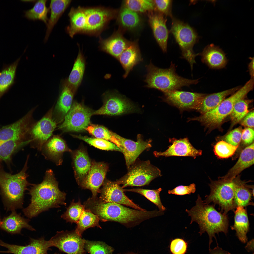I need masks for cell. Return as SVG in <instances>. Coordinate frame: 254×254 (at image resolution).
<instances>
[{
    "mask_svg": "<svg viewBox=\"0 0 254 254\" xmlns=\"http://www.w3.org/2000/svg\"><path fill=\"white\" fill-rule=\"evenodd\" d=\"M118 13L116 10L103 7H72L68 14L70 24L66 31L71 38L79 33L98 36Z\"/></svg>",
    "mask_w": 254,
    "mask_h": 254,
    "instance_id": "6da1fadb",
    "label": "cell"
},
{
    "mask_svg": "<svg viewBox=\"0 0 254 254\" xmlns=\"http://www.w3.org/2000/svg\"><path fill=\"white\" fill-rule=\"evenodd\" d=\"M31 186L28 190V194L31 196L30 203L23 210L24 214L28 218L36 217L51 208L66 205V194L59 189L58 183L52 170L46 171L41 183Z\"/></svg>",
    "mask_w": 254,
    "mask_h": 254,
    "instance_id": "7a4b0ae2",
    "label": "cell"
},
{
    "mask_svg": "<svg viewBox=\"0 0 254 254\" xmlns=\"http://www.w3.org/2000/svg\"><path fill=\"white\" fill-rule=\"evenodd\" d=\"M195 206L190 210L185 211L191 217L190 224L194 222L198 224L200 235L206 232L209 237V249H210L212 239L217 241L215 234L222 232L226 235L228 233L229 218L227 214L217 211L215 205L205 203L199 194L196 201Z\"/></svg>",
    "mask_w": 254,
    "mask_h": 254,
    "instance_id": "3957f363",
    "label": "cell"
},
{
    "mask_svg": "<svg viewBox=\"0 0 254 254\" xmlns=\"http://www.w3.org/2000/svg\"><path fill=\"white\" fill-rule=\"evenodd\" d=\"M29 156L22 170L12 175L0 168V192L5 209L7 211L22 208L24 193L28 187L31 185L27 180L26 173Z\"/></svg>",
    "mask_w": 254,
    "mask_h": 254,
    "instance_id": "277c9868",
    "label": "cell"
},
{
    "mask_svg": "<svg viewBox=\"0 0 254 254\" xmlns=\"http://www.w3.org/2000/svg\"><path fill=\"white\" fill-rule=\"evenodd\" d=\"M147 73L146 87L157 89L164 93L179 90L184 86L196 84L198 79H191L182 77L176 73L175 64L171 62L170 67L163 69L154 65L151 62L146 66Z\"/></svg>",
    "mask_w": 254,
    "mask_h": 254,
    "instance_id": "5b68a950",
    "label": "cell"
},
{
    "mask_svg": "<svg viewBox=\"0 0 254 254\" xmlns=\"http://www.w3.org/2000/svg\"><path fill=\"white\" fill-rule=\"evenodd\" d=\"M99 214L103 221H114L128 227L138 225L143 221L162 215L159 211H142L132 209L114 202L104 203L100 206Z\"/></svg>",
    "mask_w": 254,
    "mask_h": 254,
    "instance_id": "8992f818",
    "label": "cell"
},
{
    "mask_svg": "<svg viewBox=\"0 0 254 254\" xmlns=\"http://www.w3.org/2000/svg\"><path fill=\"white\" fill-rule=\"evenodd\" d=\"M254 83V79H250L243 86L225 99L215 108L191 120L199 121L210 131L220 127L225 119L230 114L235 103L244 99L253 90Z\"/></svg>",
    "mask_w": 254,
    "mask_h": 254,
    "instance_id": "52a82bcc",
    "label": "cell"
},
{
    "mask_svg": "<svg viewBox=\"0 0 254 254\" xmlns=\"http://www.w3.org/2000/svg\"><path fill=\"white\" fill-rule=\"evenodd\" d=\"M127 169V173L116 181L119 185H122L123 188L148 185L154 179L162 176L160 170L149 160L137 159Z\"/></svg>",
    "mask_w": 254,
    "mask_h": 254,
    "instance_id": "ba28073f",
    "label": "cell"
},
{
    "mask_svg": "<svg viewBox=\"0 0 254 254\" xmlns=\"http://www.w3.org/2000/svg\"><path fill=\"white\" fill-rule=\"evenodd\" d=\"M233 181L221 179L211 182L209 185L210 193L206 195L204 202L218 205L220 212L225 214L230 211L234 212L237 207L235 201V183Z\"/></svg>",
    "mask_w": 254,
    "mask_h": 254,
    "instance_id": "9c48e42d",
    "label": "cell"
},
{
    "mask_svg": "<svg viewBox=\"0 0 254 254\" xmlns=\"http://www.w3.org/2000/svg\"><path fill=\"white\" fill-rule=\"evenodd\" d=\"M170 30L182 52L183 58L190 64L192 70L199 55L194 52L193 48L198 41V36L195 31L188 24L173 17Z\"/></svg>",
    "mask_w": 254,
    "mask_h": 254,
    "instance_id": "30bf717a",
    "label": "cell"
},
{
    "mask_svg": "<svg viewBox=\"0 0 254 254\" xmlns=\"http://www.w3.org/2000/svg\"><path fill=\"white\" fill-rule=\"evenodd\" d=\"M93 112L82 104L75 102L57 129L63 132L83 131L90 124Z\"/></svg>",
    "mask_w": 254,
    "mask_h": 254,
    "instance_id": "8fae6325",
    "label": "cell"
},
{
    "mask_svg": "<svg viewBox=\"0 0 254 254\" xmlns=\"http://www.w3.org/2000/svg\"><path fill=\"white\" fill-rule=\"evenodd\" d=\"M54 105L40 120L35 122L30 132L31 143L41 150L44 144L53 135L58 124L53 118Z\"/></svg>",
    "mask_w": 254,
    "mask_h": 254,
    "instance_id": "7c38bea8",
    "label": "cell"
},
{
    "mask_svg": "<svg viewBox=\"0 0 254 254\" xmlns=\"http://www.w3.org/2000/svg\"><path fill=\"white\" fill-rule=\"evenodd\" d=\"M52 246L67 254H85L86 240L75 230L58 231L50 240Z\"/></svg>",
    "mask_w": 254,
    "mask_h": 254,
    "instance_id": "4fadbf2b",
    "label": "cell"
},
{
    "mask_svg": "<svg viewBox=\"0 0 254 254\" xmlns=\"http://www.w3.org/2000/svg\"><path fill=\"white\" fill-rule=\"evenodd\" d=\"M33 115L29 111L15 122L0 129V144L15 139L29 140L30 130L35 122Z\"/></svg>",
    "mask_w": 254,
    "mask_h": 254,
    "instance_id": "5bb4252c",
    "label": "cell"
},
{
    "mask_svg": "<svg viewBox=\"0 0 254 254\" xmlns=\"http://www.w3.org/2000/svg\"><path fill=\"white\" fill-rule=\"evenodd\" d=\"M115 136L118 143V147L124 155L127 169L143 152L151 147V141H144L139 134L136 142L123 138L115 133Z\"/></svg>",
    "mask_w": 254,
    "mask_h": 254,
    "instance_id": "9a60e30c",
    "label": "cell"
},
{
    "mask_svg": "<svg viewBox=\"0 0 254 254\" xmlns=\"http://www.w3.org/2000/svg\"><path fill=\"white\" fill-rule=\"evenodd\" d=\"M100 189V196L98 199L102 202H114L129 206L135 209L142 211L146 210L138 206L129 199L125 194L123 188L116 181L106 180L103 184Z\"/></svg>",
    "mask_w": 254,
    "mask_h": 254,
    "instance_id": "2e32d148",
    "label": "cell"
},
{
    "mask_svg": "<svg viewBox=\"0 0 254 254\" xmlns=\"http://www.w3.org/2000/svg\"><path fill=\"white\" fill-rule=\"evenodd\" d=\"M107 94L103 105L92 115H117L135 111L134 106L122 96L117 94Z\"/></svg>",
    "mask_w": 254,
    "mask_h": 254,
    "instance_id": "e0dca14e",
    "label": "cell"
},
{
    "mask_svg": "<svg viewBox=\"0 0 254 254\" xmlns=\"http://www.w3.org/2000/svg\"><path fill=\"white\" fill-rule=\"evenodd\" d=\"M167 102L181 109L196 110L206 94L176 90L164 93Z\"/></svg>",
    "mask_w": 254,
    "mask_h": 254,
    "instance_id": "ac0fdd59",
    "label": "cell"
},
{
    "mask_svg": "<svg viewBox=\"0 0 254 254\" xmlns=\"http://www.w3.org/2000/svg\"><path fill=\"white\" fill-rule=\"evenodd\" d=\"M108 167L103 162H93L86 176L79 186L82 188L90 190L92 194V198L97 197L100 193V187L104 182Z\"/></svg>",
    "mask_w": 254,
    "mask_h": 254,
    "instance_id": "d6986e66",
    "label": "cell"
},
{
    "mask_svg": "<svg viewBox=\"0 0 254 254\" xmlns=\"http://www.w3.org/2000/svg\"><path fill=\"white\" fill-rule=\"evenodd\" d=\"M169 142L172 144L167 150L163 152L155 151L153 152L154 156L156 157L190 156L195 158L202 154V151L195 148L187 138L179 139L173 138L170 139Z\"/></svg>",
    "mask_w": 254,
    "mask_h": 254,
    "instance_id": "ffe728a7",
    "label": "cell"
},
{
    "mask_svg": "<svg viewBox=\"0 0 254 254\" xmlns=\"http://www.w3.org/2000/svg\"><path fill=\"white\" fill-rule=\"evenodd\" d=\"M0 246L14 254H47L52 246L50 240H46L43 237L37 239L31 238L29 244L25 246L9 244L0 239Z\"/></svg>",
    "mask_w": 254,
    "mask_h": 254,
    "instance_id": "44dd1931",
    "label": "cell"
},
{
    "mask_svg": "<svg viewBox=\"0 0 254 254\" xmlns=\"http://www.w3.org/2000/svg\"><path fill=\"white\" fill-rule=\"evenodd\" d=\"M164 16L156 11L149 12V24L159 45L164 52L167 51L169 32L166 25L167 19Z\"/></svg>",
    "mask_w": 254,
    "mask_h": 254,
    "instance_id": "7402d4cb",
    "label": "cell"
},
{
    "mask_svg": "<svg viewBox=\"0 0 254 254\" xmlns=\"http://www.w3.org/2000/svg\"><path fill=\"white\" fill-rule=\"evenodd\" d=\"M75 90L67 81L64 84L53 110V118L58 125L62 122L70 110Z\"/></svg>",
    "mask_w": 254,
    "mask_h": 254,
    "instance_id": "603a6c76",
    "label": "cell"
},
{
    "mask_svg": "<svg viewBox=\"0 0 254 254\" xmlns=\"http://www.w3.org/2000/svg\"><path fill=\"white\" fill-rule=\"evenodd\" d=\"M42 148L45 156L54 162L57 165L62 164V157L64 152L71 151L59 135H52L44 144Z\"/></svg>",
    "mask_w": 254,
    "mask_h": 254,
    "instance_id": "cb8c5ba5",
    "label": "cell"
},
{
    "mask_svg": "<svg viewBox=\"0 0 254 254\" xmlns=\"http://www.w3.org/2000/svg\"><path fill=\"white\" fill-rule=\"evenodd\" d=\"M99 41L102 50L117 59L131 42L124 37L119 30L107 39L100 38Z\"/></svg>",
    "mask_w": 254,
    "mask_h": 254,
    "instance_id": "d4e9b609",
    "label": "cell"
},
{
    "mask_svg": "<svg viewBox=\"0 0 254 254\" xmlns=\"http://www.w3.org/2000/svg\"><path fill=\"white\" fill-rule=\"evenodd\" d=\"M199 55L201 56L202 62L211 68H222L226 66L227 63V60L223 52L213 44L206 47Z\"/></svg>",
    "mask_w": 254,
    "mask_h": 254,
    "instance_id": "484cf974",
    "label": "cell"
},
{
    "mask_svg": "<svg viewBox=\"0 0 254 254\" xmlns=\"http://www.w3.org/2000/svg\"><path fill=\"white\" fill-rule=\"evenodd\" d=\"M30 220L24 218L16 210L12 211L8 216L4 217L1 221L0 226L3 230L11 234H21L22 229L25 228L29 230L35 229L29 223Z\"/></svg>",
    "mask_w": 254,
    "mask_h": 254,
    "instance_id": "4316f807",
    "label": "cell"
},
{
    "mask_svg": "<svg viewBox=\"0 0 254 254\" xmlns=\"http://www.w3.org/2000/svg\"><path fill=\"white\" fill-rule=\"evenodd\" d=\"M254 143L243 149L235 165L228 173L222 178L223 179L232 181L236 176L245 169L254 164Z\"/></svg>",
    "mask_w": 254,
    "mask_h": 254,
    "instance_id": "83f0119b",
    "label": "cell"
},
{
    "mask_svg": "<svg viewBox=\"0 0 254 254\" xmlns=\"http://www.w3.org/2000/svg\"><path fill=\"white\" fill-rule=\"evenodd\" d=\"M234 223L230 226L231 230L236 232V235L242 243L248 241L247 234L250 229V223L247 209L246 207L237 206L234 211Z\"/></svg>",
    "mask_w": 254,
    "mask_h": 254,
    "instance_id": "f1b7e54d",
    "label": "cell"
},
{
    "mask_svg": "<svg viewBox=\"0 0 254 254\" xmlns=\"http://www.w3.org/2000/svg\"><path fill=\"white\" fill-rule=\"evenodd\" d=\"M72 158L75 179L79 185L89 171L91 163L87 152L83 149L74 152Z\"/></svg>",
    "mask_w": 254,
    "mask_h": 254,
    "instance_id": "f546056e",
    "label": "cell"
},
{
    "mask_svg": "<svg viewBox=\"0 0 254 254\" xmlns=\"http://www.w3.org/2000/svg\"><path fill=\"white\" fill-rule=\"evenodd\" d=\"M125 71L123 75L126 78L133 67L142 60L139 47L136 42H131L118 59Z\"/></svg>",
    "mask_w": 254,
    "mask_h": 254,
    "instance_id": "4dcf8cb0",
    "label": "cell"
},
{
    "mask_svg": "<svg viewBox=\"0 0 254 254\" xmlns=\"http://www.w3.org/2000/svg\"><path fill=\"white\" fill-rule=\"evenodd\" d=\"M240 88L238 86L219 92L206 94L196 110L201 115L211 111L218 106L226 97L233 94Z\"/></svg>",
    "mask_w": 254,
    "mask_h": 254,
    "instance_id": "1f68e13d",
    "label": "cell"
},
{
    "mask_svg": "<svg viewBox=\"0 0 254 254\" xmlns=\"http://www.w3.org/2000/svg\"><path fill=\"white\" fill-rule=\"evenodd\" d=\"M71 0H51L50 8L51 9L50 16L48 21L47 29L44 41L46 42L55 25L60 18L68 6Z\"/></svg>",
    "mask_w": 254,
    "mask_h": 254,
    "instance_id": "d6a6232c",
    "label": "cell"
},
{
    "mask_svg": "<svg viewBox=\"0 0 254 254\" xmlns=\"http://www.w3.org/2000/svg\"><path fill=\"white\" fill-rule=\"evenodd\" d=\"M117 21L122 28L132 30L139 27L141 24V19L139 13L123 6L118 13Z\"/></svg>",
    "mask_w": 254,
    "mask_h": 254,
    "instance_id": "836d02e7",
    "label": "cell"
},
{
    "mask_svg": "<svg viewBox=\"0 0 254 254\" xmlns=\"http://www.w3.org/2000/svg\"><path fill=\"white\" fill-rule=\"evenodd\" d=\"M20 58L5 66L0 71V98L13 85Z\"/></svg>",
    "mask_w": 254,
    "mask_h": 254,
    "instance_id": "e575fe53",
    "label": "cell"
},
{
    "mask_svg": "<svg viewBox=\"0 0 254 254\" xmlns=\"http://www.w3.org/2000/svg\"><path fill=\"white\" fill-rule=\"evenodd\" d=\"M83 56L80 49L67 80L68 83L75 90L82 80L85 69Z\"/></svg>",
    "mask_w": 254,
    "mask_h": 254,
    "instance_id": "d590c367",
    "label": "cell"
},
{
    "mask_svg": "<svg viewBox=\"0 0 254 254\" xmlns=\"http://www.w3.org/2000/svg\"><path fill=\"white\" fill-rule=\"evenodd\" d=\"M235 183L234 199L237 207H246L253 205L252 199L254 195V189H250L248 187L242 183L235 182Z\"/></svg>",
    "mask_w": 254,
    "mask_h": 254,
    "instance_id": "8d00e7d4",
    "label": "cell"
},
{
    "mask_svg": "<svg viewBox=\"0 0 254 254\" xmlns=\"http://www.w3.org/2000/svg\"><path fill=\"white\" fill-rule=\"evenodd\" d=\"M28 143L24 139L10 140L0 144V160L9 163L12 155L22 147Z\"/></svg>",
    "mask_w": 254,
    "mask_h": 254,
    "instance_id": "74e56055",
    "label": "cell"
},
{
    "mask_svg": "<svg viewBox=\"0 0 254 254\" xmlns=\"http://www.w3.org/2000/svg\"><path fill=\"white\" fill-rule=\"evenodd\" d=\"M99 219L89 210L85 209L78 222L75 231L81 236L83 232L89 228L97 226L101 228L99 224Z\"/></svg>",
    "mask_w": 254,
    "mask_h": 254,
    "instance_id": "f35d334b",
    "label": "cell"
},
{
    "mask_svg": "<svg viewBox=\"0 0 254 254\" xmlns=\"http://www.w3.org/2000/svg\"><path fill=\"white\" fill-rule=\"evenodd\" d=\"M47 1H37L32 8L25 11V16L29 20H40L47 24L48 20L47 14L50 9L46 5Z\"/></svg>",
    "mask_w": 254,
    "mask_h": 254,
    "instance_id": "ab89813d",
    "label": "cell"
},
{
    "mask_svg": "<svg viewBox=\"0 0 254 254\" xmlns=\"http://www.w3.org/2000/svg\"><path fill=\"white\" fill-rule=\"evenodd\" d=\"M251 102V100L244 99L238 101L235 103L230 115L231 121V129L240 122L249 112V104Z\"/></svg>",
    "mask_w": 254,
    "mask_h": 254,
    "instance_id": "60d3db41",
    "label": "cell"
},
{
    "mask_svg": "<svg viewBox=\"0 0 254 254\" xmlns=\"http://www.w3.org/2000/svg\"><path fill=\"white\" fill-rule=\"evenodd\" d=\"M162 190L161 188L155 190L146 189L141 188H133L124 189V191L133 192L139 194L144 196L147 199L156 205L158 208L159 211L163 212L166 210L161 202L160 193Z\"/></svg>",
    "mask_w": 254,
    "mask_h": 254,
    "instance_id": "b9f144b4",
    "label": "cell"
},
{
    "mask_svg": "<svg viewBox=\"0 0 254 254\" xmlns=\"http://www.w3.org/2000/svg\"><path fill=\"white\" fill-rule=\"evenodd\" d=\"M85 209L84 206L82 204L79 200L75 202L73 200L61 217L66 222L77 224Z\"/></svg>",
    "mask_w": 254,
    "mask_h": 254,
    "instance_id": "7bdbcfd3",
    "label": "cell"
},
{
    "mask_svg": "<svg viewBox=\"0 0 254 254\" xmlns=\"http://www.w3.org/2000/svg\"><path fill=\"white\" fill-rule=\"evenodd\" d=\"M123 6L138 13L156 10L154 0H126Z\"/></svg>",
    "mask_w": 254,
    "mask_h": 254,
    "instance_id": "ee69618b",
    "label": "cell"
},
{
    "mask_svg": "<svg viewBox=\"0 0 254 254\" xmlns=\"http://www.w3.org/2000/svg\"><path fill=\"white\" fill-rule=\"evenodd\" d=\"M74 137L81 140L98 149L107 151L121 152L119 148L114 143L102 139L92 138L86 136L72 135Z\"/></svg>",
    "mask_w": 254,
    "mask_h": 254,
    "instance_id": "f6af8a7d",
    "label": "cell"
},
{
    "mask_svg": "<svg viewBox=\"0 0 254 254\" xmlns=\"http://www.w3.org/2000/svg\"><path fill=\"white\" fill-rule=\"evenodd\" d=\"M85 130L96 138L108 141L118 146V143L115 137V133L103 126L92 124L89 125Z\"/></svg>",
    "mask_w": 254,
    "mask_h": 254,
    "instance_id": "bcb514c9",
    "label": "cell"
},
{
    "mask_svg": "<svg viewBox=\"0 0 254 254\" xmlns=\"http://www.w3.org/2000/svg\"><path fill=\"white\" fill-rule=\"evenodd\" d=\"M84 248L90 254H112L114 251L112 247L102 242L86 240Z\"/></svg>",
    "mask_w": 254,
    "mask_h": 254,
    "instance_id": "7dc6e473",
    "label": "cell"
},
{
    "mask_svg": "<svg viewBox=\"0 0 254 254\" xmlns=\"http://www.w3.org/2000/svg\"><path fill=\"white\" fill-rule=\"evenodd\" d=\"M238 146H233L223 140L218 142L214 146L215 154L220 158H226L232 156Z\"/></svg>",
    "mask_w": 254,
    "mask_h": 254,
    "instance_id": "c3c4849f",
    "label": "cell"
},
{
    "mask_svg": "<svg viewBox=\"0 0 254 254\" xmlns=\"http://www.w3.org/2000/svg\"><path fill=\"white\" fill-rule=\"evenodd\" d=\"M154 1L156 11L164 16L173 18L171 11L172 0H155Z\"/></svg>",
    "mask_w": 254,
    "mask_h": 254,
    "instance_id": "681fc988",
    "label": "cell"
},
{
    "mask_svg": "<svg viewBox=\"0 0 254 254\" xmlns=\"http://www.w3.org/2000/svg\"><path fill=\"white\" fill-rule=\"evenodd\" d=\"M187 247V243L183 239L176 238L171 241L170 250L172 254H185Z\"/></svg>",
    "mask_w": 254,
    "mask_h": 254,
    "instance_id": "f907efd6",
    "label": "cell"
},
{
    "mask_svg": "<svg viewBox=\"0 0 254 254\" xmlns=\"http://www.w3.org/2000/svg\"><path fill=\"white\" fill-rule=\"evenodd\" d=\"M242 129L239 127L231 131L225 136L226 142L235 146H238L241 140Z\"/></svg>",
    "mask_w": 254,
    "mask_h": 254,
    "instance_id": "816d5d0a",
    "label": "cell"
},
{
    "mask_svg": "<svg viewBox=\"0 0 254 254\" xmlns=\"http://www.w3.org/2000/svg\"><path fill=\"white\" fill-rule=\"evenodd\" d=\"M196 190V185L194 183H193L188 186H178L172 190H169L168 193L169 194L183 195L194 193Z\"/></svg>",
    "mask_w": 254,
    "mask_h": 254,
    "instance_id": "f5cc1de1",
    "label": "cell"
},
{
    "mask_svg": "<svg viewBox=\"0 0 254 254\" xmlns=\"http://www.w3.org/2000/svg\"><path fill=\"white\" fill-rule=\"evenodd\" d=\"M254 131L253 128L247 127L242 130L241 140L245 144H251L254 141Z\"/></svg>",
    "mask_w": 254,
    "mask_h": 254,
    "instance_id": "db71d44e",
    "label": "cell"
},
{
    "mask_svg": "<svg viewBox=\"0 0 254 254\" xmlns=\"http://www.w3.org/2000/svg\"><path fill=\"white\" fill-rule=\"evenodd\" d=\"M254 111L249 112L240 122L241 125L245 127L254 128Z\"/></svg>",
    "mask_w": 254,
    "mask_h": 254,
    "instance_id": "11a10c76",
    "label": "cell"
},
{
    "mask_svg": "<svg viewBox=\"0 0 254 254\" xmlns=\"http://www.w3.org/2000/svg\"><path fill=\"white\" fill-rule=\"evenodd\" d=\"M209 250L210 254H231L228 251L223 250L218 245L213 249L210 248Z\"/></svg>",
    "mask_w": 254,
    "mask_h": 254,
    "instance_id": "9f6ffc18",
    "label": "cell"
},
{
    "mask_svg": "<svg viewBox=\"0 0 254 254\" xmlns=\"http://www.w3.org/2000/svg\"><path fill=\"white\" fill-rule=\"evenodd\" d=\"M250 59L251 60L248 64V69L251 78L254 79V58L251 57Z\"/></svg>",
    "mask_w": 254,
    "mask_h": 254,
    "instance_id": "6f0895ef",
    "label": "cell"
},
{
    "mask_svg": "<svg viewBox=\"0 0 254 254\" xmlns=\"http://www.w3.org/2000/svg\"><path fill=\"white\" fill-rule=\"evenodd\" d=\"M245 247V248L248 252H251L254 254V239H253L248 242Z\"/></svg>",
    "mask_w": 254,
    "mask_h": 254,
    "instance_id": "680465c9",
    "label": "cell"
},
{
    "mask_svg": "<svg viewBox=\"0 0 254 254\" xmlns=\"http://www.w3.org/2000/svg\"><path fill=\"white\" fill-rule=\"evenodd\" d=\"M0 253H10V251L8 250L6 251H0Z\"/></svg>",
    "mask_w": 254,
    "mask_h": 254,
    "instance_id": "91938a15",
    "label": "cell"
},
{
    "mask_svg": "<svg viewBox=\"0 0 254 254\" xmlns=\"http://www.w3.org/2000/svg\"><path fill=\"white\" fill-rule=\"evenodd\" d=\"M1 221L0 216V226H1Z\"/></svg>",
    "mask_w": 254,
    "mask_h": 254,
    "instance_id": "94428289",
    "label": "cell"
},
{
    "mask_svg": "<svg viewBox=\"0 0 254 254\" xmlns=\"http://www.w3.org/2000/svg\"><path fill=\"white\" fill-rule=\"evenodd\" d=\"M58 254V253H54V254Z\"/></svg>",
    "mask_w": 254,
    "mask_h": 254,
    "instance_id": "6125c7cd",
    "label": "cell"
},
{
    "mask_svg": "<svg viewBox=\"0 0 254 254\" xmlns=\"http://www.w3.org/2000/svg\"><path fill=\"white\" fill-rule=\"evenodd\" d=\"M1 167V166L0 163V168Z\"/></svg>",
    "mask_w": 254,
    "mask_h": 254,
    "instance_id": "be15d7a7",
    "label": "cell"
},
{
    "mask_svg": "<svg viewBox=\"0 0 254 254\" xmlns=\"http://www.w3.org/2000/svg\"><path fill=\"white\" fill-rule=\"evenodd\" d=\"M132 254V253H131V254Z\"/></svg>",
    "mask_w": 254,
    "mask_h": 254,
    "instance_id": "e7e4bbea",
    "label": "cell"
}]
</instances>
